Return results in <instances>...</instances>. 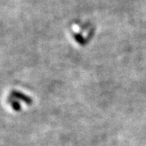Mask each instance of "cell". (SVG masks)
<instances>
[{
	"mask_svg": "<svg viewBox=\"0 0 146 146\" xmlns=\"http://www.w3.org/2000/svg\"><path fill=\"white\" fill-rule=\"evenodd\" d=\"M8 102H10V104L11 105V106H12V108L16 110V111H20L21 109V105L20 103L16 101V99H14L12 97H9V98H8Z\"/></svg>",
	"mask_w": 146,
	"mask_h": 146,
	"instance_id": "cell-2",
	"label": "cell"
},
{
	"mask_svg": "<svg viewBox=\"0 0 146 146\" xmlns=\"http://www.w3.org/2000/svg\"><path fill=\"white\" fill-rule=\"evenodd\" d=\"M11 96L12 98H18V99L22 100V101H24L25 102H26L27 104H29V105L31 104L32 102H33L29 97L26 96L25 94H21V93L18 92V91H16V90L11 91Z\"/></svg>",
	"mask_w": 146,
	"mask_h": 146,
	"instance_id": "cell-1",
	"label": "cell"
}]
</instances>
